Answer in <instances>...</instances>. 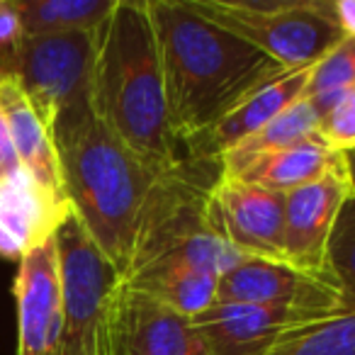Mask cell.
Returning a JSON list of instances; mask_svg holds the SVG:
<instances>
[{"label": "cell", "mask_w": 355, "mask_h": 355, "mask_svg": "<svg viewBox=\"0 0 355 355\" xmlns=\"http://www.w3.org/2000/svg\"><path fill=\"white\" fill-rule=\"evenodd\" d=\"M168 112L180 146L205 134L241 100L287 73L263 51L175 0H148Z\"/></svg>", "instance_id": "cell-1"}, {"label": "cell", "mask_w": 355, "mask_h": 355, "mask_svg": "<svg viewBox=\"0 0 355 355\" xmlns=\"http://www.w3.org/2000/svg\"><path fill=\"white\" fill-rule=\"evenodd\" d=\"M90 107L153 171L166 173L188 158L171 124L148 0H114L95 30Z\"/></svg>", "instance_id": "cell-2"}, {"label": "cell", "mask_w": 355, "mask_h": 355, "mask_svg": "<svg viewBox=\"0 0 355 355\" xmlns=\"http://www.w3.org/2000/svg\"><path fill=\"white\" fill-rule=\"evenodd\" d=\"M51 139L71 212L122 277L132 261L144 205L161 173L129 151L93 107L61 119Z\"/></svg>", "instance_id": "cell-3"}, {"label": "cell", "mask_w": 355, "mask_h": 355, "mask_svg": "<svg viewBox=\"0 0 355 355\" xmlns=\"http://www.w3.org/2000/svg\"><path fill=\"white\" fill-rule=\"evenodd\" d=\"M219 173V161L202 158H183L161 173L144 205L124 275L156 266H185L222 277L243 261L217 236L209 217V193Z\"/></svg>", "instance_id": "cell-4"}, {"label": "cell", "mask_w": 355, "mask_h": 355, "mask_svg": "<svg viewBox=\"0 0 355 355\" xmlns=\"http://www.w3.org/2000/svg\"><path fill=\"white\" fill-rule=\"evenodd\" d=\"M190 8L285 71L314 66L345 40L326 0H188Z\"/></svg>", "instance_id": "cell-5"}, {"label": "cell", "mask_w": 355, "mask_h": 355, "mask_svg": "<svg viewBox=\"0 0 355 355\" xmlns=\"http://www.w3.org/2000/svg\"><path fill=\"white\" fill-rule=\"evenodd\" d=\"M95 30L27 37L8 76L20 83L49 132L69 114L90 107Z\"/></svg>", "instance_id": "cell-6"}, {"label": "cell", "mask_w": 355, "mask_h": 355, "mask_svg": "<svg viewBox=\"0 0 355 355\" xmlns=\"http://www.w3.org/2000/svg\"><path fill=\"white\" fill-rule=\"evenodd\" d=\"M56 246L64 295L59 355H103L105 304L119 272L100 253L73 212L56 232Z\"/></svg>", "instance_id": "cell-7"}, {"label": "cell", "mask_w": 355, "mask_h": 355, "mask_svg": "<svg viewBox=\"0 0 355 355\" xmlns=\"http://www.w3.org/2000/svg\"><path fill=\"white\" fill-rule=\"evenodd\" d=\"M103 355H209L188 316L117 280L105 304Z\"/></svg>", "instance_id": "cell-8"}, {"label": "cell", "mask_w": 355, "mask_h": 355, "mask_svg": "<svg viewBox=\"0 0 355 355\" xmlns=\"http://www.w3.org/2000/svg\"><path fill=\"white\" fill-rule=\"evenodd\" d=\"M209 217L217 236L243 258L285 261V193L219 173Z\"/></svg>", "instance_id": "cell-9"}, {"label": "cell", "mask_w": 355, "mask_h": 355, "mask_svg": "<svg viewBox=\"0 0 355 355\" xmlns=\"http://www.w3.org/2000/svg\"><path fill=\"white\" fill-rule=\"evenodd\" d=\"M217 302L334 314L348 304V297L336 277L314 275L287 261L243 258L239 266L219 277Z\"/></svg>", "instance_id": "cell-10"}, {"label": "cell", "mask_w": 355, "mask_h": 355, "mask_svg": "<svg viewBox=\"0 0 355 355\" xmlns=\"http://www.w3.org/2000/svg\"><path fill=\"white\" fill-rule=\"evenodd\" d=\"M353 195L348 163L285 193V261L314 275L334 277L329 268L331 232L340 207Z\"/></svg>", "instance_id": "cell-11"}, {"label": "cell", "mask_w": 355, "mask_h": 355, "mask_svg": "<svg viewBox=\"0 0 355 355\" xmlns=\"http://www.w3.org/2000/svg\"><path fill=\"white\" fill-rule=\"evenodd\" d=\"M12 292L17 309L15 355H59L64 295L56 236L22 258Z\"/></svg>", "instance_id": "cell-12"}, {"label": "cell", "mask_w": 355, "mask_h": 355, "mask_svg": "<svg viewBox=\"0 0 355 355\" xmlns=\"http://www.w3.org/2000/svg\"><path fill=\"white\" fill-rule=\"evenodd\" d=\"M321 316L326 314L214 300L212 306L190 321L202 336L209 355H268L290 331Z\"/></svg>", "instance_id": "cell-13"}, {"label": "cell", "mask_w": 355, "mask_h": 355, "mask_svg": "<svg viewBox=\"0 0 355 355\" xmlns=\"http://www.w3.org/2000/svg\"><path fill=\"white\" fill-rule=\"evenodd\" d=\"M71 207L49 195L27 168L0 178V258L20 263L32 248L56 236Z\"/></svg>", "instance_id": "cell-14"}, {"label": "cell", "mask_w": 355, "mask_h": 355, "mask_svg": "<svg viewBox=\"0 0 355 355\" xmlns=\"http://www.w3.org/2000/svg\"><path fill=\"white\" fill-rule=\"evenodd\" d=\"M314 66H306V69L300 71H287V73L277 76L275 80L266 83L263 88H258L256 93L241 100L234 110H229L214 127H209L195 141H190L185 146V156L202 158V161H219L236 144H241L246 137L256 134L258 129L266 127L270 119L282 114L287 107L300 103L306 93Z\"/></svg>", "instance_id": "cell-15"}, {"label": "cell", "mask_w": 355, "mask_h": 355, "mask_svg": "<svg viewBox=\"0 0 355 355\" xmlns=\"http://www.w3.org/2000/svg\"><path fill=\"white\" fill-rule=\"evenodd\" d=\"M0 107L6 112L12 146H15L22 168L30 171V175L46 193L69 205L64 183H61L59 153H56L49 127L44 124L32 100L27 98L25 90L20 88V83L12 76H0Z\"/></svg>", "instance_id": "cell-16"}, {"label": "cell", "mask_w": 355, "mask_h": 355, "mask_svg": "<svg viewBox=\"0 0 355 355\" xmlns=\"http://www.w3.org/2000/svg\"><path fill=\"white\" fill-rule=\"evenodd\" d=\"M348 163V153L331 148L319 134L285 148V151L270 153V156L258 158L248 168L232 178L246 180L253 185H263L275 193H290L300 185L314 183L326 173Z\"/></svg>", "instance_id": "cell-17"}, {"label": "cell", "mask_w": 355, "mask_h": 355, "mask_svg": "<svg viewBox=\"0 0 355 355\" xmlns=\"http://www.w3.org/2000/svg\"><path fill=\"white\" fill-rule=\"evenodd\" d=\"M119 280L188 319L202 314L207 306L214 304L219 285L217 275L185 266L144 268V270L124 275Z\"/></svg>", "instance_id": "cell-18"}, {"label": "cell", "mask_w": 355, "mask_h": 355, "mask_svg": "<svg viewBox=\"0 0 355 355\" xmlns=\"http://www.w3.org/2000/svg\"><path fill=\"white\" fill-rule=\"evenodd\" d=\"M319 134V117H316L314 107L306 103L304 98L287 107L282 114L261 127L256 134L246 137L241 144L227 151L219 158V168L224 175H236L243 168L256 163L258 158L270 156V153L285 151V148L295 146V144L304 141V139Z\"/></svg>", "instance_id": "cell-19"}, {"label": "cell", "mask_w": 355, "mask_h": 355, "mask_svg": "<svg viewBox=\"0 0 355 355\" xmlns=\"http://www.w3.org/2000/svg\"><path fill=\"white\" fill-rule=\"evenodd\" d=\"M27 37L98 30L114 0H15Z\"/></svg>", "instance_id": "cell-20"}, {"label": "cell", "mask_w": 355, "mask_h": 355, "mask_svg": "<svg viewBox=\"0 0 355 355\" xmlns=\"http://www.w3.org/2000/svg\"><path fill=\"white\" fill-rule=\"evenodd\" d=\"M268 355H355V297L343 309L290 331Z\"/></svg>", "instance_id": "cell-21"}, {"label": "cell", "mask_w": 355, "mask_h": 355, "mask_svg": "<svg viewBox=\"0 0 355 355\" xmlns=\"http://www.w3.org/2000/svg\"><path fill=\"white\" fill-rule=\"evenodd\" d=\"M355 88V40H343L331 54L314 66L304 100L314 107L316 117H324L348 90Z\"/></svg>", "instance_id": "cell-22"}, {"label": "cell", "mask_w": 355, "mask_h": 355, "mask_svg": "<svg viewBox=\"0 0 355 355\" xmlns=\"http://www.w3.org/2000/svg\"><path fill=\"white\" fill-rule=\"evenodd\" d=\"M329 268L348 300L355 297V195L345 200L329 241Z\"/></svg>", "instance_id": "cell-23"}, {"label": "cell", "mask_w": 355, "mask_h": 355, "mask_svg": "<svg viewBox=\"0 0 355 355\" xmlns=\"http://www.w3.org/2000/svg\"><path fill=\"white\" fill-rule=\"evenodd\" d=\"M319 137L336 151L350 153L355 148V88L319 119Z\"/></svg>", "instance_id": "cell-24"}, {"label": "cell", "mask_w": 355, "mask_h": 355, "mask_svg": "<svg viewBox=\"0 0 355 355\" xmlns=\"http://www.w3.org/2000/svg\"><path fill=\"white\" fill-rule=\"evenodd\" d=\"M22 42L25 27L15 0H0V76H8Z\"/></svg>", "instance_id": "cell-25"}, {"label": "cell", "mask_w": 355, "mask_h": 355, "mask_svg": "<svg viewBox=\"0 0 355 355\" xmlns=\"http://www.w3.org/2000/svg\"><path fill=\"white\" fill-rule=\"evenodd\" d=\"M334 15L345 40H355V0H336Z\"/></svg>", "instance_id": "cell-26"}, {"label": "cell", "mask_w": 355, "mask_h": 355, "mask_svg": "<svg viewBox=\"0 0 355 355\" xmlns=\"http://www.w3.org/2000/svg\"><path fill=\"white\" fill-rule=\"evenodd\" d=\"M348 171H350V178H353V185H355V148L348 153Z\"/></svg>", "instance_id": "cell-27"}, {"label": "cell", "mask_w": 355, "mask_h": 355, "mask_svg": "<svg viewBox=\"0 0 355 355\" xmlns=\"http://www.w3.org/2000/svg\"><path fill=\"white\" fill-rule=\"evenodd\" d=\"M6 175V168H3V161H0V178Z\"/></svg>", "instance_id": "cell-28"}]
</instances>
